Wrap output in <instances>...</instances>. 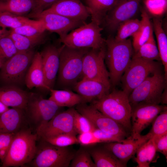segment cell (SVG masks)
Here are the masks:
<instances>
[{"mask_svg":"<svg viewBox=\"0 0 167 167\" xmlns=\"http://www.w3.org/2000/svg\"><path fill=\"white\" fill-rule=\"evenodd\" d=\"M105 60L111 85L115 86L120 82L131 60L134 53L132 42L129 39L117 41L110 36L105 40Z\"/></svg>","mask_w":167,"mask_h":167,"instance_id":"6da1fadb","label":"cell"},{"mask_svg":"<svg viewBox=\"0 0 167 167\" xmlns=\"http://www.w3.org/2000/svg\"><path fill=\"white\" fill-rule=\"evenodd\" d=\"M128 96L122 90L114 89L90 104L120 124L130 134L131 107Z\"/></svg>","mask_w":167,"mask_h":167,"instance_id":"7a4b0ae2","label":"cell"},{"mask_svg":"<svg viewBox=\"0 0 167 167\" xmlns=\"http://www.w3.org/2000/svg\"><path fill=\"white\" fill-rule=\"evenodd\" d=\"M30 128L15 134L2 167H19L29 163L35 156L38 136Z\"/></svg>","mask_w":167,"mask_h":167,"instance_id":"3957f363","label":"cell"},{"mask_svg":"<svg viewBox=\"0 0 167 167\" xmlns=\"http://www.w3.org/2000/svg\"><path fill=\"white\" fill-rule=\"evenodd\" d=\"M89 49L73 48L63 45L58 72V82L61 86L73 88L78 81L82 74L84 56Z\"/></svg>","mask_w":167,"mask_h":167,"instance_id":"277c9868","label":"cell"},{"mask_svg":"<svg viewBox=\"0 0 167 167\" xmlns=\"http://www.w3.org/2000/svg\"><path fill=\"white\" fill-rule=\"evenodd\" d=\"M103 29L100 25L91 21L72 30L59 41L71 48L100 49L106 46L105 40L101 33Z\"/></svg>","mask_w":167,"mask_h":167,"instance_id":"5b68a950","label":"cell"},{"mask_svg":"<svg viewBox=\"0 0 167 167\" xmlns=\"http://www.w3.org/2000/svg\"><path fill=\"white\" fill-rule=\"evenodd\" d=\"M35 157L29 163L33 167H68L76 152L68 147L53 145L41 138Z\"/></svg>","mask_w":167,"mask_h":167,"instance_id":"8992f818","label":"cell"},{"mask_svg":"<svg viewBox=\"0 0 167 167\" xmlns=\"http://www.w3.org/2000/svg\"><path fill=\"white\" fill-rule=\"evenodd\" d=\"M167 78L161 69L147 77L128 96L131 106L139 103L159 104L161 95L166 87Z\"/></svg>","mask_w":167,"mask_h":167,"instance_id":"52a82bcc","label":"cell"},{"mask_svg":"<svg viewBox=\"0 0 167 167\" xmlns=\"http://www.w3.org/2000/svg\"><path fill=\"white\" fill-rule=\"evenodd\" d=\"M61 107L52 101L35 93L30 94L25 109L30 128L36 133L58 113Z\"/></svg>","mask_w":167,"mask_h":167,"instance_id":"ba28073f","label":"cell"},{"mask_svg":"<svg viewBox=\"0 0 167 167\" xmlns=\"http://www.w3.org/2000/svg\"><path fill=\"white\" fill-rule=\"evenodd\" d=\"M35 54L32 49L18 52L3 63L0 70V79L7 85H15L25 82Z\"/></svg>","mask_w":167,"mask_h":167,"instance_id":"9c48e42d","label":"cell"},{"mask_svg":"<svg viewBox=\"0 0 167 167\" xmlns=\"http://www.w3.org/2000/svg\"><path fill=\"white\" fill-rule=\"evenodd\" d=\"M160 69L155 61L142 58H132L120 79L122 90L128 96L149 75Z\"/></svg>","mask_w":167,"mask_h":167,"instance_id":"30bf717a","label":"cell"},{"mask_svg":"<svg viewBox=\"0 0 167 167\" xmlns=\"http://www.w3.org/2000/svg\"><path fill=\"white\" fill-rule=\"evenodd\" d=\"M106 46L96 49H89L83 60L81 79L96 80L110 88L109 72L105 63Z\"/></svg>","mask_w":167,"mask_h":167,"instance_id":"8fae6325","label":"cell"},{"mask_svg":"<svg viewBox=\"0 0 167 167\" xmlns=\"http://www.w3.org/2000/svg\"><path fill=\"white\" fill-rule=\"evenodd\" d=\"M76 109L88 119L96 128L113 135L122 140L128 136L129 133L121 125L91 104L81 103L76 105Z\"/></svg>","mask_w":167,"mask_h":167,"instance_id":"7c38bea8","label":"cell"},{"mask_svg":"<svg viewBox=\"0 0 167 167\" xmlns=\"http://www.w3.org/2000/svg\"><path fill=\"white\" fill-rule=\"evenodd\" d=\"M131 106V131L129 137L139 138L142 131L152 122L166 106L147 103H139Z\"/></svg>","mask_w":167,"mask_h":167,"instance_id":"4fadbf2b","label":"cell"},{"mask_svg":"<svg viewBox=\"0 0 167 167\" xmlns=\"http://www.w3.org/2000/svg\"><path fill=\"white\" fill-rule=\"evenodd\" d=\"M139 2L138 0H116L103 23L108 31L114 32L121 24L133 19L139 10Z\"/></svg>","mask_w":167,"mask_h":167,"instance_id":"5bb4252c","label":"cell"},{"mask_svg":"<svg viewBox=\"0 0 167 167\" xmlns=\"http://www.w3.org/2000/svg\"><path fill=\"white\" fill-rule=\"evenodd\" d=\"M75 110L71 107L65 111L58 113L36 133L38 137H49L61 134L76 136L78 134L74 124Z\"/></svg>","mask_w":167,"mask_h":167,"instance_id":"9a60e30c","label":"cell"},{"mask_svg":"<svg viewBox=\"0 0 167 167\" xmlns=\"http://www.w3.org/2000/svg\"><path fill=\"white\" fill-rule=\"evenodd\" d=\"M32 18L41 20L46 30L58 34L59 39L85 23L53 13L42 12Z\"/></svg>","mask_w":167,"mask_h":167,"instance_id":"2e32d148","label":"cell"},{"mask_svg":"<svg viewBox=\"0 0 167 167\" xmlns=\"http://www.w3.org/2000/svg\"><path fill=\"white\" fill-rule=\"evenodd\" d=\"M151 138L149 132L136 139L129 137L121 142L105 143L103 146L111 152L125 167L128 161L136 153L138 148Z\"/></svg>","mask_w":167,"mask_h":167,"instance_id":"e0dca14e","label":"cell"},{"mask_svg":"<svg viewBox=\"0 0 167 167\" xmlns=\"http://www.w3.org/2000/svg\"><path fill=\"white\" fill-rule=\"evenodd\" d=\"M42 12L54 13L83 22L90 16L86 6L79 0H59Z\"/></svg>","mask_w":167,"mask_h":167,"instance_id":"ac0fdd59","label":"cell"},{"mask_svg":"<svg viewBox=\"0 0 167 167\" xmlns=\"http://www.w3.org/2000/svg\"><path fill=\"white\" fill-rule=\"evenodd\" d=\"M63 46L58 47L49 45L40 53L45 84L50 89L53 88L58 73L60 55Z\"/></svg>","mask_w":167,"mask_h":167,"instance_id":"d6986e66","label":"cell"},{"mask_svg":"<svg viewBox=\"0 0 167 167\" xmlns=\"http://www.w3.org/2000/svg\"><path fill=\"white\" fill-rule=\"evenodd\" d=\"M30 128L24 109L12 108L0 114V133L16 134Z\"/></svg>","mask_w":167,"mask_h":167,"instance_id":"ffe728a7","label":"cell"},{"mask_svg":"<svg viewBox=\"0 0 167 167\" xmlns=\"http://www.w3.org/2000/svg\"><path fill=\"white\" fill-rule=\"evenodd\" d=\"M73 88L82 98L84 103H91L98 100L109 92L110 88L99 81L82 79Z\"/></svg>","mask_w":167,"mask_h":167,"instance_id":"44dd1931","label":"cell"},{"mask_svg":"<svg viewBox=\"0 0 167 167\" xmlns=\"http://www.w3.org/2000/svg\"><path fill=\"white\" fill-rule=\"evenodd\" d=\"M29 95L14 85H7L0 88V101L8 107L25 109Z\"/></svg>","mask_w":167,"mask_h":167,"instance_id":"7402d4cb","label":"cell"},{"mask_svg":"<svg viewBox=\"0 0 167 167\" xmlns=\"http://www.w3.org/2000/svg\"><path fill=\"white\" fill-rule=\"evenodd\" d=\"M25 83L29 89L42 88L49 91L50 88L45 82L41 53H35L26 74Z\"/></svg>","mask_w":167,"mask_h":167,"instance_id":"603a6c76","label":"cell"},{"mask_svg":"<svg viewBox=\"0 0 167 167\" xmlns=\"http://www.w3.org/2000/svg\"><path fill=\"white\" fill-rule=\"evenodd\" d=\"M96 167H125L109 151L103 146L87 148Z\"/></svg>","mask_w":167,"mask_h":167,"instance_id":"cb8c5ba5","label":"cell"},{"mask_svg":"<svg viewBox=\"0 0 167 167\" xmlns=\"http://www.w3.org/2000/svg\"><path fill=\"white\" fill-rule=\"evenodd\" d=\"M116 0H86V6L91 17V20L99 25L103 23L108 12Z\"/></svg>","mask_w":167,"mask_h":167,"instance_id":"d4e9b609","label":"cell"},{"mask_svg":"<svg viewBox=\"0 0 167 167\" xmlns=\"http://www.w3.org/2000/svg\"><path fill=\"white\" fill-rule=\"evenodd\" d=\"M141 19L139 28L132 36L134 53L136 52L139 48L149 39L153 33L152 24L149 15L144 9L141 11Z\"/></svg>","mask_w":167,"mask_h":167,"instance_id":"484cf974","label":"cell"},{"mask_svg":"<svg viewBox=\"0 0 167 167\" xmlns=\"http://www.w3.org/2000/svg\"><path fill=\"white\" fill-rule=\"evenodd\" d=\"M35 4V0H0V13L24 16L31 12Z\"/></svg>","mask_w":167,"mask_h":167,"instance_id":"4316f807","label":"cell"},{"mask_svg":"<svg viewBox=\"0 0 167 167\" xmlns=\"http://www.w3.org/2000/svg\"><path fill=\"white\" fill-rule=\"evenodd\" d=\"M49 91L50 96L49 99L61 107L71 108L84 103L81 96L69 90H57L51 88Z\"/></svg>","mask_w":167,"mask_h":167,"instance_id":"83f0119b","label":"cell"},{"mask_svg":"<svg viewBox=\"0 0 167 167\" xmlns=\"http://www.w3.org/2000/svg\"><path fill=\"white\" fill-rule=\"evenodd\" d=\"M152 25L156 35L161 61L164 66L165 76L167 77V37L161 19L154 18Z\"/></svg>","mask_w":167,"mask_h":167,"instance_id":"f1b7e54d","label":"cell"},{"mask_svg":"<svg viewBox=\"0 0 167 167\" xmlns=\"http://www.w3.org/2000/svg\"><path fill=\"white\" fill-rule=\"evenodd\" d=\"M157 152L153 139L151 138L137 149L134 158L138 167H149L153 162Z\"/></svg>","mask_w":167,"mask_h":167,"instance_id":"f546056e","label":"cell"},{"mask_svg":"<svg viewBox=\"0 0 167 167\" xmlns=\"http://www.w3.org/2000/svg\"><path fill=\"white\" fill-rule=\"evenodd\" d=\"M41 22L39 20L31 19L24 16L10 13H0V25L6 28L14 29L28 24H37Z\"/></svg>","mask_w":167,"mask_h":167,"instance_id":"4dcf8cb0","label":"cell"},{"mask_svg":"<svg viewBox=\"0 0 167 167\" xmlns=\"http://www.w3.org/2000/svg\"><path fill=\"white\" fill-rule=\"evenodd\" d=\"M8 35L12 40L18 52L25 51L32 49L44 41L43 36L29 37L17 33L11 29Z\"/></svg>","mask_w":167,"mask_h":167,"instance_id":"1f68e13d","label":"cell"},{"mask_svg":"<svg viewBox=\"0 0 167 167\" xmlns=\"http://www.w3.org/2000/svg\"><path fill=\"white\" fill-rule=\"evenodd\" d=\"M132 58H142L152 60L161 61L159 53L152 34L148 40L137 51L134 53Z\"/></svg>","mask_w":167,"mask_h":167,"instance_id":"d6a6232c","label":"cell"},{"mask_svg":"<svg viewBox=\"0 0 167 167\" xmlns=\"http://www.w3.org/2000/svg\"><path fill=\"white\" fill-rule=\"evenodd\" d=\"M140 20L132 19L121 24L117 29V34L114 38L117 41L125 40L130 36H132L139 30Z\"/></svg>","mask_w":167,"mask_h":167,"instance_id":"836d02e7","label":"cell"},{"mask_svg":"<svg viewBox=\"0 0 167 167\" xmlns=\"http://www.w3.org/2000/svg\"><path fill=\"white\" fill-rule=\"evenodd\" d=\"M152 122V126L149 132L151 135V138L167 133V107L156 117Z\"/></svg>","mask_w":167,"mask_h":167,"instance_id":"e575fe53","label":"cell"},{"mask_svg":"<svg viewBox=\"0 0 167 167\" xmlns=\"http://www.w3.org/2000/svg\"><path fill=\"white\" fill-rule=\"evenodd\" d=\"M69 167H96V166L87 148L81 147L76 152Z\"/></svg>","mask_w":167,"mask_h":167,"instance_id":"d590c367","label":"cell"},{"mask_svg":"<svg viewBox=\"0 0 167 167\" xmlns=\"http://www.w3.org/2000/svg\"><path fill=\"white\" fill-rule=\"evenodd\" d=\"M8 34L0 39V60L3 63L18 52Z\"/></svg>","mask_w":167,"mask_h":167,"instance_id":"8d00e7d4","label":"cell"},{"mask_svg":"<svg viewBox=\"0 0 167 167\" xmlns=\"http://www.w3.org/2000/svg\"><path fill=\"white\" fill-rule=\"evenodd\" d=\"M11 30L17 33L30 37H43L46 30L41 21L38 24L26 25Z\"/></svg>","mask_w":167,"mask_h":167,"instance_id":"74e56055","label":"cell"},{"mask_svg":"<svg viewBox=\"0 0 167 167\" xmlns=\"http://www.w3.org/2000/svg\"><path fill=\"white\" fill-rule=\"evenodd\" d=\"M56 146L66 147L79 143L76 136L70 134H61L46 138H39Z\"/></svg>","mask_w":167,"mask_h":167,"instance_id":"f35d334b","label":"cell"},{"mask_svg":"<svg viewBox=\"0 0 167 167\" xmlns=\"http://www.w3.org/2000/svg\"><path fill=\"white\" fill-rule=\"evenodd\" d=\"M74 126L78 134L92 132L96 128L86 117L75 109L74 115Z\"/></svg>","mask_w":167,"mask_h":167,"instance_id":"ab89813d","label":"cell"},{"mask_svg":"<svg viewBox=\"0 0 167 167\" xmlns=\"http://www.w3.org/2000/svg\"><path fill=\"white\" fill-rule=\"evenodd\" d=\"M167 2V0H146L145 5L150 13L159 15L166 11Z\"/></svg>","mask_w":167,"mask_h":167,"instance_id":"60d3db41","label":"cell"},{"mask_svg":"<svg viewBox=\"0 0 167 167\" xmlns=\"http://www.w3.org/2000/svg\"><path fill=\"white\" fill-rule=\"evenodd\" d=\"M59 0H35L34 7L29 16L33 17L48 8Z\"/></svg>","mask_w":167,"mask_h":167,"instance_id":"b9f144b4","label":"cell"},{"mask_svg":"<svg viewBox=\"0 0 167 167\" xmlns=\"http://www.w3.org/2000/svg\"><path fill=\"white\" fill-rule=\"evenodd\" d=\"M92 132L94 136L101 143H106L113 142H121L122 140L116 136L101 131L99 129L95 128Z\"/></svg>","mask_w":167,"mask_h":167,"instance_id":"7bdbcfd3","label":"cell"},{"mask_svg":"<svg viewBox=\"0 0 167 167\" xmlns=\"http://www.w3.org/2000/svg\"><path fill=\"white\" fill-rule=\"evenodd\" d=\"M77 138L79 143L83 146H88L101 143V141L94 136L92 132L80 134Z\"/></svg>","mask_w":167,"mask_h":167,"instance_id":"ee69618b","label":"cell"},{"mask_svg":"<svg viewBox=\"0 0 167 167\" xmlns=\"http://www.w3.org/2000/svg\"><path fill=\"white\" fill-rule=\"evenodd\" d=\"M151 138L153 141L156 152L161 153L167 158V133Z\"/></svg>","mask_w":167,"mask_h":167,"instance_id":"f6af8a7d","label":"cell"},{"mask_svg":"<svg viewBox=\"0 0 167 167\" xmlns=\"http://www.w3.org/2000/svg\"><path fill=\"white\" fill-rule=\"evenodd\" d=\"M15 134L0 133V150L8 149Z\"/></svg>","mask_w":167,"mask_h":167,"instance_id":"bcb514c9","label":"cell"},{"mask_svg":"<svg viewBox=\"0 0 167 167\" xmlns=\"http://www.w3.org/2000/svg\"><path fill=\"white\" fill-rule=\"evenodd\" d=\"M164 91L161 95V103L163 104H166L167 103L166 88H165Z\"/></svg>","mask_w":167,"mask_h":167,"instance_id":"7dc6e473","label":"cell"},{"mask_svg":"<svg viewBox=\"0 0 167 167\" xmlns=\"http://www.w3.org/2000/svg\"><path fill=\"white\" fill-rule=\"evenodd\" d=\"M10 30H8L6 28L3 27L0 25V39L2 37L8 35Z\"/></svg>","mask_w":167,"mask_h":167,"instance_id":"c3c4849f","label":"cell"},{"mask_svg":"<svg viewBox=\"0 0 167 167\" xmlns=\"http://www.w3.org/2000/svg\"><path fill=\"white\" fill-rule=\"evenodd\" d=\"M9 109L8 107L0 101V114L6 111Z\"/></svg>","mask_w":167,"mask_h":167,"instance_id":"681fc988","label":"cell"},{"mask_svg":"<svg viewBox=\"0 0 167 167\" xmlns=\"http://www.w3.org/2000/svg\"><path fill=\"white\" fill-rule=\"evenodd\" d=\"M3 64V63L0 60V70Z\"/></svg>","mask_w":167,"mask_h":167,"instance_id":"f907efd6","label":"cell"},{"mask_svg":"<svg viewBox=\"0 0 167 167\" xmlns=\"http://www.w3.org/2000/svg\"><path fill=\"white\" fill-rule=\"evenodd\" d=\"M139 0V1H140V0Z\"/></svg>","mask_w":167,"mask_h":167,"instance_id":"816d5d0a","label":"cell"}]
</instances>
